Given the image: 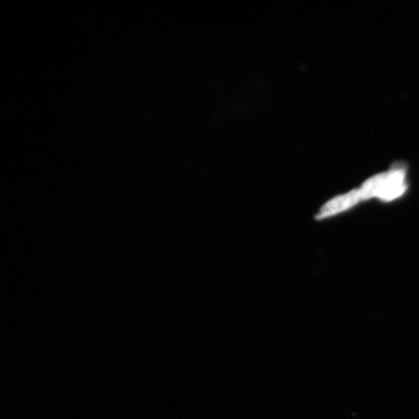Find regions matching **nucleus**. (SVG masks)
<instances>
[{
  "instance_id": "2",
  "label": "nucleus",
  "mask_w": 419,
  "mask_h": 419,
  "mask_svg": "<svg viewBox=\"0 0 419 419\" xmlns=\"http://www.w3.org/2000/svg\"><path fill=\"white\" fill-rule=\"evenodd\" d=\"M361 200L362 198L361 195H360L359 189H353V191L349 193L338 196L336 198L327 202L326 204L320 209V211L316 216V219L320 220L330 218L331 216L337 214L355 206Z\"/></svg>"
},
{
  "instance_id": "1",
  "label": "nucleus",
  "mask_w": 419,
  "mask_h": 419,
  "mask_svg": "<svg viewBox=\"0 0 419 419\" xmlns=\"http://www.w3.org/2000/svg\"><path fill=\"white\" fill-rule=\"evenodd\" d=\"M405 176V169L400 166L373 176L359 189L362 200L377 198L384 201H391L399 198L407 189Z\"/></svg>"
}]
</instances>
